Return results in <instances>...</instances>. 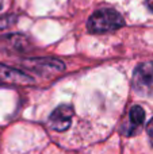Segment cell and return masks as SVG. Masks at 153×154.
<instances>
[{"label": "cell", "instance_id": "5b68a950", "mask_svg": "<svg viewBox=\"0 0 153 154\" xmlns=\"http://www.w3.org/2000/svg\"><path fill=\"white\" fill-rule=\"evenodd\" d=\"M144 120H145V112H144L142 107L134 106L130 108L129 111V120H127V128H125L126 135H132L133 133H136L137 128H140L142 126Z\"/></svg>", "mask_w": 153, "mask_h": 154}, {"label": "cell", "instance_id": "52a82bcc", "mask_svg": "<svg viewBox=\"0 0 153 154\" xmlns=\"http://www.w3.org/2000/svg\"><path fill=\"white\" fill-rule=\"evenodd\" d=\"M146 5L153 11V0H146Z\"/></svg>", "mask_w": 153, "mask_h": 154}, {"label": "cell", "instance_id": "ba28073f", "mask_svg": "<svg viewBox=\"0 0 153 154\" xmlns=\"http://www.w3.org/2000/svg\"><path fill=\"white\" fill-rule=\"evenodd\" d=\"M2 7H3V0H0V10H2Z\"/></svg>", "mask_w": 153, "mask_h": 154}, {"label": "cell", "instance_id": "7a4b0ae2", "mask_svg": "<svg viewBox=\"0 0 153 154\" xmlns=\"http://www.w3.org/2000/svg\"><path fill=\"white\" fill-rule=\"evenodd\" d=\"M132 85L138 95L153 97V61L142 62L136 68Z\"/></svg>", "mask_w": 153, "mask_h": 154}, {"label": "cell", "instance_id": "3957f363", "mask_svg": "<svg viewBox=\"0 0 153 154\" xmlns=\"http://www.w3.org/2000/svg\"><path fill=\"white\" fill-rule=\"evenodd\" d=\"M73 116V108L70 106L62 104V106L57 107L49 116V126L50 128L56 131H67L70 127V122H72Z\"/></svg>", "mask_w": 153, "mask_h": 154}, {"label": "cell", "instance_id": "277c9868", "mask_svg": "<svg viewBox=\"0 0 153 154\" xmlns=\"http://www.w3.org/2000/svg\"><path fill=\"white\" fill-rule=\"evenodd\" d=\"M33 82V77L24 72L0 64V85H30Z\"/></svg>", "mask_w": 153, "mask_h": 154}, {"label": "cell", "instance_id": "6da1fadb", "mask_svg": "<svg viewBox=\"0 0 153 154\" xmlns=\"http://www.w3.org/2000/svg\"><path fill=\"white\" fill-rule=\"evenodd\" d=\"M125 26V20L119 12L115 10H98L91 15L87 23V29L94 34H103V32L114 31Z\"/></svg>", "mask_w": 153, "mask_h": 154}, {"label": "cell", "instance_id": "8992f818", "mask_svg": "<svg viewBox=\"0 0 153 154\" xmlns=\"http://www.w3.org/2000/svg\"><path fill=\"white\" fill-rule=\"evenodd\" d=\"M146 133H148L149 141H151V143L153 145V119L148 123V126H146Z\"/></svg>", "mask_w": 153, "mask_h": 154}]
</instances>
